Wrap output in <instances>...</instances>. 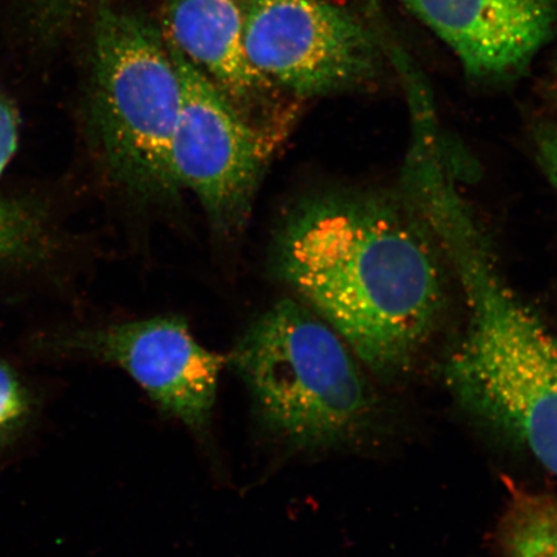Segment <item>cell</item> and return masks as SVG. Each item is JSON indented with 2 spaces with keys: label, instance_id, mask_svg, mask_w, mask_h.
<instances>
[{
  "label": "cell",
  "instance_id": "277c9868",
  "mask_svg": "<svg viewBox=\"0 0 557 557\" xmlns=\"http://www.w3.org/2000/svg\"><path fill=\"white\" fill-rule=\"evenodd\" d=\"M92 62L88 127L104 172L136 198L176 199L181 81L169 44L134 13L101 5Z\"/></svg>",
  "mask_w": 557,
  "mask_h": 557
},
{
  "label": "cell",
  "instance_id": "5bb4252c",
  "mask_svg": "<svg viewBox=\"0 0 557 557\" xmlns=\"http://www.w3.org/2000/svg\"><path fill=\"white\" fill-rule=\"evenodd\" d=\"M82 0H38V20L41 29L52 33L73 15Z\"/></svg>",
  "mask_w": 557,
  "mask_h": 557
},
{
  "label": "cell",
  "instance_id": "30bf717a",
  "mask_svg": "<svg viewBox=\"0 0 557 557\" xmlns=\"http://www.w3.org/2000/svg\"><path fill=\"white\" fill-rule=\"evenodd\" d=\"M503 539L513 557H557V500L519 494L506 513Z\"/></svg>",
  "mask_w": 557,
  "mask_h": 557
},
{
  "label": "cell",
  "instance_id": "8992f818",
  "mask_svg": "<svg viewBox=\"0 0 557 557\" xmlns=\"http://www.w3.org/2000/svg\"><path fill=\"white\" fill-rule=\"evenodd\" d=\"M243 47L270 88L313 97L359 83L372 73L371 35L329 0H239Z\"/></svg>",
  "mask_w": 557,
  "mask_h": 557
},
{
  "label": "cell",
  "instance_id": "4fadbf2b",
  "mask_svg": "<svg viewBox=\"0 0 557 557\" xmlns=\"http://www.w3.org/2000/svg\"><path fill=\"white\" fill-rule=\"evenodd\" d=\"M535 145L540 164L557 191V121L542 125L535 134Z\"/></svg>",
  "mask_w": 557,
  "mask_h": 557
},
{
  "label": "cell",
  "instance_id": "5b68a950",
  "mask_svg": "<svg viewBox=\"0 0 557 557\" xmlns=\"http://www.w3.org/2000/svg\"><path fill=\"white\" fill-rule=\"evenodd\" d=\"M166 44L181 81L174 173L181 189L197 197L219 232H236L246 224L267 169L269 138L169 39Z\"/></svg>",
  "mask_w": 557,
  "mask_h": 557
},
{
  "label": "cell",
  "instance_id": "6da1fadb",
  "mask_svg": "<svg viewBox=\"0 0 557 557\" xmlns=\"http://www.w3.org/2000/svg\"><path fill=\"white\" fill-rule=\"evenodd\" d=\"M423 220V219H422ZM429 228L393 201L332 194L298 207L281 230L276 270L377 373L413 360L444 308Z\"/></svg>",
  "mask_w": 557,
  "mask_h": 557
},
{
  "label": "cell",
  "instance_id": "52a82bcc",
  "mask_svg": "<svg viewBox=\"0 0 557 557\" xmlns=\"http://www.w3.org/2000/svg\"><path fill=\"white\" fill-rule=\"evenodd\" d=\"M54 344L59 351L122 368L165 414L187 428L203 430L211 420L227 359L201 346L183 318L157 317L76 331Z\"/></svg>",
  "mask_w": 557,
  "mask_h": 557
},
{
  "label": "cell",
  "instance_id": "8fae6325",
  "mask_svg": "<svg viewBox=\"0 0 557 557\" xmlns=\"http://www.w3.org/2000/svg\"><path fill=\"white\" fill-rule=\"evenodd\" d=\"M18 117L11 103L0 96V178L17 150ZM25 224L15 209L0 201V264L16 253L25 242Z\"/></svg>",
  "mask_w": 557,
  "mask_h": 557
},
{
  "label": "cell",
  "instance_id": "7a4b0ae2",
  "mask_svg": "<svg viewBox=\"0 0 557 557\" xmlns=\"http://www.w3.org/2000/svg\"><path fill=\"white\" fill-rule=\"evenodd\" d=\"M422 214L468 305L445 381L466 409L557 475V337L508 287L456 187L431 194Z\"/></svg>",
  "mask_w": 557,
  "mask_h": 557
},
{
  "label": "cell",
  "instance_id": "7c38bea8",
  "mask_svg": "<svg viewBox=\"0 0 557 557\" xmlns=\"http://www.w3.org/2000/svg\"><path fill=\"white\" fill-rule=\"evenodd\" d=\"M34 398L29 386L0 359V450L16 441L32 420Z\"/></svg>",
  "mask_w": 557,
  "mask_h": 557
},
{
  "label": "cell",
  "instance_id": "ba28073f",
  "mask_svg": "<svg viewBox=\"0 0 557 557\" xmlns=\"http://www.w3.org/2000/svg\"><path fill=\"white\" fill-rule=\"evenodd\" d=\"M457 54L470 75L522 72L552 38L553 0H400Z\"/></svg>",
  "mask_w": 557,
  "mask_h": 557
},
{
  "label": "cell",
  "instance_id": "9c48e42d",
  "mask_svg": "<svg viewBox=\"0 0 557 557\" xmlns=\"http://www.w3.org/2000/svg\"><path fill=\"white\" fill-rule=\"evenodd\" d=\"M169 40L233 103L270 87L249 66L239 0H164Z\"/></svg>",
  "mask_w": 557,
  "mask_h": 557
},
{
  "label": "cell",
  "instance_id": "3957f363",
  "mask_svg": "<svg viewBox=\"0 0 557 557\" xmlns=\"http://www.w3.org/2000/svg\"><path fill=\"white\" fill-rule=\"evenodd\" d=\"M227 361L267 428L297 449L344 443L371 414V393L345 341L292 299L250 324Z\"/></svg>",
  "mask_w": 557,
  "mask_h": 557
}]
</instances>
